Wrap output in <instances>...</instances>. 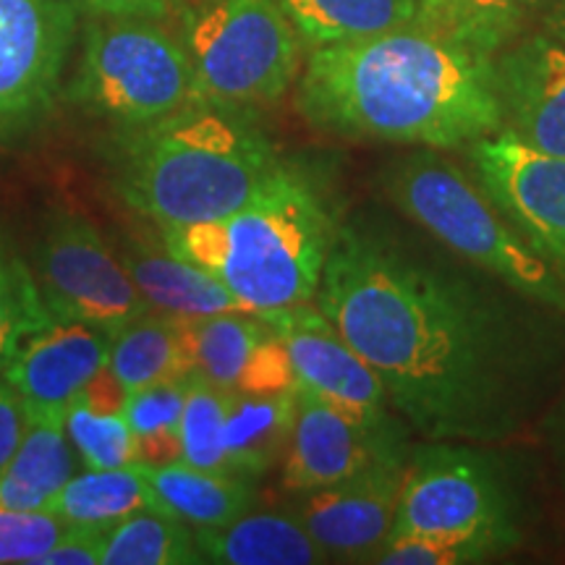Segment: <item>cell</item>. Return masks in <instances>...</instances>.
Instances as JSON below:
<instances>
[{
    "mask_svg": "<svg viewBox=\"0 0 565 565\" xmlns=\"http://www.w3.org/2000/svg\"><path fill=\"white\" fill-rule=\"evenodd\" d=\"M338 231L312 173L280 160L246 204L217 221L158 228L183 263L215 275L246 312L315 303Z\"/></svg>",
    "mask_w": 565,
    "mask_h": 565,
    "instance_id": "277c9868",
    "label": "cell"
},
{
    "mask_svg": "<svg viewBox=\"0 0 565 565\" xmlns=\"http://www.w3.org/2000/svg\"><path fill=\"white\" fill-rule=\"evenodd\" d=\"M108 366L129 393L160 380L192 374L181 320L150 309L124 324L110 341Z\"/></svg>",
    "mask_w": 565,
    "mask_h": 565,
    "instance_id": "484cf974",
    "label": "cell"
},
{
    "mask_svg": "<svg viewBox=\"0 0 565 565\" xmlns=\"http://www.w3.org/2000/svg\"><path fill=\"white\" fill-rule=\"evenodd\" d=\"M110 341L100 328L51 315L19 343L0 377L19 393L26 414L66 416L89 380L108 366Z\"/></svg>",
    "mask_w": 565,
    "mask_h": 565,
    "instance_id": "9a60e30c",
    "label": "cell"
},
{
    "mask_svg": "<svg viewBox=\"0 0 565 565\" xmlns=\"http://www.w3.org/2000/svg\"><path fill=\"white\" fill-rule=\"evenodd\" d=\"M406 427H380L296 385L291 437L282 454V487L309 492L343 482L366 466L408 458Z\"/></svg>",
    "mask_w": 565,
    "mask_h": 565,
    "instance_id": "7c38bea8",
    "label": "cell"
},
{
    "mask_svg": "<svg viewBox=\"0 0 565 565\" xmlns=\"http://www.w3.org/2000/svg\"><path fill=\"white\" fill-rule=\"evenodd\" d=\"M257 315L265 317L286 345L299 387H307L380 427L404 424L393 412L391 398L372 366L345 343L320 309L301 303Z\"/></svg>",
    "mask_w": 565,
    "mask_h": 565,
    "instance_id": "4fadbf2b",
    "label": "cell"
},
{
    "mask_svg": "<svg viewBox=\"0 0 565 565\" xmlns=\"http://www.w3.org/2000/svg\"><path fill=\"white\" fill-rule=\"evenodd\" d=\"M79 38V0H0V150L51 121Z\"/></svg>",
    "mask_w": 565,
    "mask_h": 565,
    "instance_id": "30bf717a",
    "label": "cell"
},
{
    "mask_svg": "<svg viewBox=\"0 0 565 565\" xmlns=\"http://www.w3.org/2000/svg\"><path fill=\"white\" fill-rule=\"evenodd\" d=\"M150 508H158L152 484L147 482L139 463H129L118 469H87L84 475H74L51 500L47 511L68 526L110 529L118 521Z\"/></svg>",
    "mask_w": 565,
    "mask_h": 565,
    "instance_id": "d4e9b609",
    "label": "cell"
},
{
    "mask_svg": "<svg viewBox=\"0 0 565 565\" xmlns=\"http://www.w3.org/2000/svg\"><path fill=\"white\" fill-rule=\"evenodd\" d=\"M63 95L110 129L158 121L204 97L179 34L134 17H95L84 26L79 63Z\"/></svg>",
    "mask_w": 565,
    "mask_h": 565,
    "instance_id": "8992f818",
    "label": "cell"
},
{
    "mask_svg": "<svg viewBox=\"0 0 565 565\" xmlns=\"http://www.w3.org/2000/svg\"><path fill=\"white\" fill-rule=\"evenodd\" d=\"M383 189L408 221L458 259L524 299L565 315V280L508 221L477 175L443 150L416 147L393 160L383 173Z\"/></svg>",
    "mask_w": 565,
    "mask_h": 565,
    "instance_id": "5b68a950",
    "label": "cell"
},
{
    "mask_svg": "<svg viewBox=\"0 0 565 565\" xmlns=\"http://www.w3.org/2000/svg\"><path fill=\"white\" fill-rule=\"evenodd\" d=\"M179 17L204 97L252 110L278 103L301 76L307 47L275 0H202Z\"/></svg>",
    "mask_w": 565,
    "mask_h": 565,
    "instance_id": "52a82bcc",
    "label": "cell"
},
{
    "mask_svg": "<svg viewBox=\"0 0 565 565\" xmlns=\"http://www.w3.org/2000/svg\"><path fill=\"white\" fill-rule=\"evenodd\" d=\"M105 532L108 529L103 526H68V532L34 565H103Z\"/></svg>",
    "mask_w": 565,
    "mask_h": 565,
    "instance_id": "836d02e7",
    "label": "cell"
},
{
    "mask_svg": "<svg viewBox=\"0 0 565 565\" xmlns=\"http://www.w3.org/2000/svg\"><path fill=\"white\" fill-rule=\"evenodd\" d=\"M51 320L42 301L32 265L21 259L11 238L0 228V370L26 335Z\"/></svg>",
    "mask_w": 565,
    "mask_h": 565,
    "instance_id": "83f0119b",
    "label": "cell"
},
{
    "mask_svg": "<svg viewBox=\"0 0 565 565\" xmlns=\"http://www.w3.org/2000/svg\"><path fill=\"white\" fill-rule=\"evenodd\" d=\"M503 131L565 158V42L550 32L513 40L492 55Z\"/></svg>",
    "mask_w": 565,
    "mask_h": 565,
    "instance_id": "2e32d148",
    "label": "cell"
},
{
    "mask_svg": "<svg viewBox=\"0 0 565 565\" xmlns=\"http://www.w3.org/2000/svg\"><path fill=\"white\" fill-rule=\"evenodd\" d=\"M553 0H419L416 26L482 55H498Z\"/></svg>",
    "mask_w": 565,
    "mask_h": 565,
    "instance_id": "7402d4cb",
    "label": "cell"
},
{
    "mask_svg": "<svg viewBox=\"0 0 565 565\" xmlns=\"http://www.w3.org/2000/svg\"><path fill=\"white\" fill-rule=\"evenodd\" d=\"M296 391L291 393H242L228 391L223 419V445L228 475L263 479L282 461L291 437Z\"/></svg>",
    "mask_w": 565,
    "mask_h": 565,
    "instance_id": "44dd1931",
    "label": "cell"
},
{
    "mask_svg": "<svg viewBox=\"0 0 565 565\" xmlns=\"http://www.w3.org/2000/svg\"><path fill=\"white\" fill-rule=\"evenodd\" d=\"M189 385H192V374H181V377H168L131 391L126 398L124 416L129 419L134 435L147 437L158 433H179Z\"/></svg>",
    "mask_w": 565,
    "mask_h": 565,
    "instance_id": "d6a6232c",
    "label": "cell"
},
{
    "mask_svg": "<svg viewBox=\"0 0 565 565\" xmlns=\"http://www.w3.org/2000/svg\"><path fill=\"white\" fill-rule=\"evenodd\" d=\"M79 398L92 408V412L124 414L129 391H126L121 380L110 372V366H103V370L97 372L87 383V387L79 393Z\"/></svg>",
    "mask_w": 565,
    "mask_h": 565,
    "instance_id": "8d00e7d4",
    "label": "cell"
},
{
    "mask_svg": "<svg viewBox=\"0 0 565 565\" xmlns=\"http://www.w3.org/2000/svg\"><path fill=\"white\" fill-rule=\"evenodd\" d=\"M194 529L162 511H139L105 532L103 565H196Z\"/></svg>",
    "mask_w": 565,
    "mask_h": 565,
    "instance_id": "4316f807",
    "label": "cell"
},
{
    "mask_svg": "<svg viewBox=\"0 0 565 565\" xmlns=\"http://www.w3.org/2000/svg\"><path fill=\"white\" fill-rule=\"evenodd\" d=\"M557 437H561V440H557V456H561V466H563V479H565V414H563L561 424H557Z\"/></svg>",
    "mask_w": 565,
    "mask_h": 565,
    "instance_id": "ab89813d",
    "label": "cell"
},
{
    "mask_svg": "<svg viewBox=\"0 0 565 565\" xmlns=\"http://www.w3.org/2000/svg\"><path fill=\"white\" fill-rule=\"evenodd\" d=\"M500 550L469 536L395 534L385 542L374 563L380 565H466L490 561Z\"/></svg>",
    "mask_w": 565,
    "mask_h": 565,
    "instance_id": "4dcf8cb0",
    "label": "cell"
},
{
    "mask_svg": "<svg viewBox=\"0 0 565 565\" xmlns=\"http://www.w3.org/2000/svg\"><path fill=\"white\" fill-rule=\"evenodd\" d=\"M139 466L147 482L152 484L154 503H158L154 511L173 515L194 532L231 524L257 503V482L252 479L196 469L186 461Z\"/></svg>",
    "mask_w": 565,
    "mask_h": 565,
    "instance_id": "d6986e66",
    "label": "cell"
},
{
    "mask_svg": "<svg viewBox=\"0 0 565 565\" xmlns=\"http://www.w3.org/2000/svg\"><path fill=\"white\" fill-rule=\"evenodd\" d=\"M315 307L424 440L492 445L521 433L565 356L545 328L553 309L372 225L338 223Z\"/></svg>",
    "mask_w": 565,
    "mask_h": 565,
    "instance_id": "6da1fadb",
    "label": "cell"
},
{
    "mask_svg": "<svg viewBox=\"0 0 565 565\" xmlns=\"http://www.w3.org/2000/svg\"><path fill=\"white\" fill-rule=\"evenodd\" d=\"M307 51L416 24L419 0H275Z\"/></svg>",
    "mask_w": 565,
    "mask_h": 565,
    "instance_id": "cb8c5ba5",
    "label": "cell"
},
{
    "mask_svg": "<svg viewBox=\"0 0 565 565\" xmlns=\"http://www.w3.org/2000/svg\"><path fill=\"white\" fill-rule=\"evenodd\" d=\"M76 475V450L66 422L55 414H26L17 454L0 471V505L47 511L51 500Z\"/></svg>",
    "mask_w": 565,
    "mask_h": 565,
    "instance_id": "ffe728a7",
    "label": "cell"
},
{
    "mask_svg": "<svg viewBox=\"0 0 565 565\" xmlns=\"http://www.w3.org/2000/svg\"><path fill=\"white\" fill-rule=\"evenodd\" d=\"M225 398H228V391L192 374L186 406H183L179 424L181 461L196 466V469L228 475V458H225L223 445Z\"/></svg>",
    "mask_w": 565,
    "mask_h": 565,
    "instance_id": "f1b7e54d",
    "label": "cell"
},
{
    "mask_svg": "<svg viewBox=\"0 0 565 565\" xmlns=\"http://www.w3.org/2000/svg\"><path fill=\"white\" fill-rule=\"evenodd\" d=\"M406 461L387 458L338 484L301 492L294 513L330 563H374L393 534Z\"/></svg>",
    "mask_w": 565,
    "mask_h": 565,
    "instance_id": "5bb4252c",
    "label": "cell"
},
{
    "mask_svg": "<svg viewBox=\"0 0 565 565\" xmlns=\"http://www.w3.org/2000/svg\"><path fill=\"white\" fill-rule=\"evenodd\" d=\"M545 26H547L545 32H550V34H553V38L565 42V0H557L553 9L547 11Z\"/></svg>",
    "mask_w": 565,
    "mask_h": 565,
    "instance_id": "f35d334b",
    "label": "cell"
},
{
    "mask_svg": "<svg viewBox=\"0 0 565 565\" xmlns=\"http://www.w3.org/2000/svg\"><path fill=\"white\" fill-rule=\"evenodd\" d=\"M92 17H134L168 21L183 11V0H79Z\"/></svg>",
    "mask_w": 565,
    "mask_h": 565,
    "instance_id": "e575fe53",
    "label": "cell"
},
{
    "mask_svg": "<svg viewBox=\"0 0 565 565\" xmlns=\"http://www.w3.org/2000/svg\"><path fill=\"white\" fill-rule=\"evenodd\" d=\"M32 273L51 315L116 335L150 312L113 242L74 210L47 212L32 252Z\"/></svg>",
    "mask_w": 565,
    "mask_h": 565,
    "instance_id": "9c48e42d",
    "label": "cell"
},
{
    "mask_svg": "<svg viewBox=\"0 0 565 565\" xmlns=\"http://www.w3.org/2000/svg\"><path fill=\"white\" fill-rule=\"evenodd\" d=\"M204 563L217 565H320L330 563L294 511H246L231 524L196 529Z\"/></svg>",
    "mask_w": 565,
    "mask_h": 565,
    "instance_id": "ac0fdd59",
    "label": "cell"
},
{
    "mask_svg": "<svg viewBox=\"0 0 565 565\" xmlns=\"http://www.w3.org/2000/svg\"><path fill=\"white\" fill-rule=\"evenodd\" d=\"M100 154L113 196L154 228L231 215L280 162L249 108L212 97L158 121L113 126Z\"/></svg>",
    "mask_w": 565,
    "mask_h": 565,
    "instance_id": "3957f363",
    "label": "cell"
},
{
    "mask_svg": "<svg viewBox=\"0 0 565 565\" xmlns=\"http://www.w3.org/2000/svg\"><path fill=\"white\" fill-rule=\"evenodd\" d=\"M26 429V408L19 393L0 377V471L9 466L17 454Z\"/></svg>",
    "mask_w": 565,
    "mask_h": 565,
    "instance_id": "d590c367",
    "label": "cell"
},
{
    "mask_svg": "<svg viewBox=\"0 0 565 565\" xmlns=\"http://www.w3.org/2000/svg\"><path fill=\"white\" fill-rule=\"evenodd\" d=\"M469 536L505 553L519 542L503 466L475 443L424 440L408 454L393 534Z\"/></svg>",
    "mask_w": 565,
    "mask_h": 565,
    "instance_id": "ba28073f",
    "label": "cell"
},
{
    "mask_svg": "<svg viewBox=\"0 0 565 565\" xmlns=\"http://www.w3.org/2000/svg\"><path fill=\"white\" fill-rule=\"evenodd\" d=\"M181 330L189 370L223 391H238L254 353L273 333L265 317L257 312H223L181 320Z\"/></svg>",
    "mask_w": 565,
    "mask_h": 565,
    "instance_id": "603a6c76",
    "label": "cell"
},
{
    "mask_svg": "<svg viewBox=\"0 0 565 565\" xmlns=\"http://www.w3.org/2000/svg\"><path fill=\"white\" fill-rule=\"evenodd\" d=\"M66 532V521L51 511L0 505V565H34Z\"/></svg>",
    "mask_w": 565,
    "mask_h": 565,
    "instance_id": "1f68e13d",
    "label": "cell"
},
{
    "mask_svg": "<svg viewBox=\"0 0 565 565\" xmlns=\"http://www.w3.org/2000/svg\"><path fill=\"white\" fill-rule=\"evenodd\" d=\"M113 246L152 312L175 317V320L246 312L244 303L215 275L200 270L192 263H183L160 244V238L158 244L147 238H118Z\"/></svg>",
    "mask_w": 565,
    "mask_h": 565,
    "instance_id": "e0dca14e",
    "label": "cell"
},
{
    "mask_svg": "<svg viewBox=\"0 0 565 565\" xmlns=\"http://www.w3.org/2000/svg\"><path fill=\"white\" fill-rule=\"evenodd\" d=\"M66 433L87 469H118L137 463V435L124 414L92 412L82 398L66 408Z\"/></svg>",
    "mask_w": 565,
    "mask_h": 565,
    "instance_id": "f546056e",
    "label": "cell"
},
{
    "mask_svg": "<svg viewBox=\"0 0 565 565\" xmlns=\"http://www.w3.org/2000/svg\"><path fill=\"white\" fill-rule=\"evenodd\" d=\"M296 108L333 137L443 152L503 131L490 55L416 24L307 51Z\"/></svg>",
    "mask_w": 565,
    "mask_h": 565,
    "instance_id": "7a4b0ae2",
    "label": "cell"
},
{
    "mask_svg": "<svg viewBox=\"0 0 565 565\" xmlns=\"http://www.w3.org/2000/svg\"><path fill=\"white\" fill-rule=\"evenodd\" d=\"M471 173L565 280V158L498 131L469 147Z\"/></svg>",
    "mask_w": 565,
    "mask_h": 565,
    "instance_id": "8fae6325",
    "label": "cell"
},
{
    "mask_svg": "<svg viewBox=\"0 0 565 565\" xmlns=\"http://www.w3.org/2000/svg\"><path fill=\"white\" fill-rule=\"evenodd\" d=\"M137 461L147 466L181 461L179 433H158V435L137 437Z\"/></svg>",
    "mask_w": 565,
    "mask_h": 565,
    "instance_id": "74e56055",
    "label": "cell"
}]
</instances>
